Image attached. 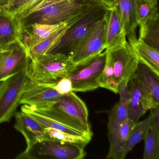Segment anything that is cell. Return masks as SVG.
Segmentation results:
<instances>
[{"instance_id": "cell-1", "label": "cell", "mask_w": 159, "mask_h": 159, "mask_svg": "<svg viewBox=\"0 0 159 159\" xmlns=\"http://www.w3.org/2000/svg\"><path fill=\"white\" fill-rule=\"evenodd\" d=\"M32 109L52 120L69 124L79 125L93 135L87 107L73 91L62 95L57 100L44 107Z\"/></svg>"}, {"instance_id": "cell-2", "label": "cell", "mask_w": 159, "mask_h": 159, "mask_svg": "<svg viewBox=\"0 0 159 159\" xmlns=\"http://www.w3.org/2000/svg\"><path fill=\"white\" fill-rule=\"evenodd\" d=\"M107 9L95 0H89L82 13L70 23L60 42L52 53L65 50L68 55L98 23L104 18Z\"/></svg>"}, {"instance_id": "cell-3", "label": "cell", "mask_w": 159, "mask_h": 159, "mask_svg": "<svg viewBox=\"0 0 159 159\" xmlns=\"http://www.w3.org/2000/svg\"><path fill=\"white\" fill-rule=\"evenodd\" d=\"M68 55L63 53L46 54L35 60H30L28 66L30 79L37 83L54 85L74 67Z\"/></svg>"}, {"instance_id": "cell-4", "label": "cell", "mask_w": 159, "mask_h": 159, "mask_svg": "<svg viewBox=\"0 0 159 159\" xmlns=\"http://www.w3.org/2000/svg\"><path fill=\"white\" fill-rule=\"evenodd\" d=\"M89 1L69 0L53 3L30 14L21 23L23 26L32 24L71 23L82 13Z\"/></svg>"}, {"instance_id": "cell-5", "label": "cell", "mask_w": 159, "mask_h": 159, "mask_svg": "<svg viewBox=\"0 0 159 159\" xmlns=\"http://www.w3.org/2000/svg\"><path fill=\"white\" fill-rule=\"evenodd\" d=\"M30 61L17 74L0 83V124L10 121L16 113L30 80Z\"/></svg>"}, {"instance_id": "cell-6", "label": "cell", "mask_w": 159, "mask_h": 159, "mask_svg": "<svg viewBox=\"0 0 159 159\" xmlns=\"http://www.w3.org/2000/svg\"><path fill=\"white\" fill-rule=\"evenodd\" d=\"M85 146L77 143L43 140L26 152H21L16 159H82L85 157Z\"/></svg>"}, {"instance_id": "cell-7", "label": "cell", "mask_w": 159, "mask_h": 159, "mask_svg": "<svg viewBox=\"0 0 159 159\" xmlns=\"http://www.w3.org/2000/svg\"><path fill=\"white\" fill-rule=\"evenodd\" d=\"M106 57L105 50L91 60L76 65L66 77L71 81L72 91L86 92L98 88V80L104 69Z\"/></svg>"}, {"instance_id": "cell-8", "label": "cell", "mask_w": 159, "mask_h": 159, "mask_svg": "<svg viewBox=\"0 0 159 159\" xmlns=\"http://www.w3.org/2000/svg\"><path fill=\"white\" fill-rule=\"evenodd\" d=\"M105 30L106 19L104 16L69 54L74 65L87 62L106 50Z\"/></svg>"}, {"instance_id": "cell-9", "label": "cell", "mask_w": 159, "mask_h": 159, "mask_svg": "<svg viewBox=\"0 0 159 159\" xmlns=\"http://www.w3.org/2000/svg\"><path fill=\"white\" fill-rule=\"evenodd\" d=\"M127 117L134 123L148 110L159 106V103L154 100L134 74L127 84Z\"/></svg>"}, {"instance_id": "cell-10", "label": "cell", "mask_w": 159, "mask_h": 159, "mask_svg": "<svg viewBox=\"0 0 159 159\" xmlns=\"http://www.w3.org/2000/svg\"><path fill=\"white\" fill-rule=\"evenodd\" d=\"M107 51L112 62L115 81L120 90L127 86L139 62L129 43L124 47Z\"/></svg>"}, {"instance_id": "cell-11", "label": "cell", "mask_w": 159, "mask_h": 159, "mask_svg": "<svg viewBox=\"0 0 159 159\" xmlns=\"http://www.w3.org/2000/svg\"><path fill=\"white\" fill-rule=\"evenodd\" d=\"M30 60L28 51L23 43L2 50L0 64V83L19 72Z\"/></svg>"}, {"instance_id": "cell-12", "label": "cell", "mask_w": 159, "mask_h": 159, "mask_svg": "<svg viewBox=\"0 0 159 159\" xmlns=\"http://www.w3.org/2000/svg\"><path fill=\"white\" fill-rule=\"evenodd\" d=\"M53 86L37 83L30 79L20 104L27 105L35 109L50 105L62 95L54 89Z\"/></svg>"}, {"instance_id": "cell-13", "label": "cell", "mask_w": 159, "mask_h": 159, "mask_svg": "<svg viewBox=\"0 0 159 159\" xmlns=\"http://www.w3.org/2000/svg\"><path fill=\"white\" fill-rule=\"evenodd\" d=\"M22 27L21 21L15 15L1 8L0 10V50H5L14 44L23 43Z\"/></svg>"}, {"instance_id": "cell-14", "label": "cell", "mask_w": 159, "mask_h": 159, "mask_svg": "<svg viewBox=\"0 0 159 159\" xmlns=\"http://www.w3.org/2000/svg\"><path fill=\"white\" fill-rule=\"evenodd\" d=\"M105 17L106 50L111 51L125 46L128 42L118 11L114 5L107 9Z\"/></svg>"}, {"instance_id": "cell-15", "label": "cell", "mask_w": 159, "mask_h": 159, "mask_svg": "<svg viewBox=\"0 0 159 159\" xmlns=\"http://www.w3.org/2000/svg\"><path fill=\"white\" fill-rule=\"evenodd\" d=\"M15 116V128L23 134L26 142V148L23 152H27L36 143L44 140L45 127L23 111L16 112Z\"/></svg>"}, {"instance_id": "cell-16", "label": "cell", "mask_w": 159, "mask_h": 159, "mask_svg": "<svg viewBox=\"0 0 159 159\" xmlns=\"http://www.w3.org/2000/svg\"><path fill=\"white\" fill-rule=\"evenodd\" d=\"M70 23H63L57 25L32 24L23 25L22 43L29 51L57 30L66 26Z\"/></svg>"}, {"instance_id": "cell-17", "label": "cell", "mask_w": 159, "mask_h": 159, "mask_svg": "<svg viewBox=\"0 0 159 159\" xmlns=\"http://www.w3.org/2000/svg\"><path fill=\"white\" fill-rule=\"evenodd\" d=\"M118 11L128 43L133 42L137 38L138 26L136 0H116L113 5Z\"/></svg>"}, {"instance_id": "cell-18", "label": "cell", "mask_w": 159, "mask_h": 159, "mask_svg": "<svg viewBox=\"0 0 159 159\" xmlns=\"http://www.w3.org/2000/svg\"><path fill=\"white\" fill-rule=\"evenodd\" d=\"M127 119L115 131L108 133L109 149L107 159H124L126 156L125 148L130 132L135 125Z\"/></svg>"}, {"instance_id": "cell-19", "label": "cell", "mask_w": 159, "mask_h": 159, "mask_svg": "<svg viewBox=\"0 0 159 159\" xmlns=\"http://www.w3.org/2000/svg\"><path fill=\"white\" fill-rule=\"evenodd\" d=\"M159 106L151 109V124L144 141L143 159H159Z\"/></svg>"}, {"instance_id": "cell-20", "label": "cell", "mask_w": 159, "mask_h": 159, "mask_svg": "<svg viewBox=\"0 0 159 159\" xmlns=\"http://www.w3.org/2000/svg\"><path fill=\"white\" fill-rule=\"evenodd\" d=\"M128 43L139 62L146 65L159 76V50L149 46L138 39Z\"/></svg>"}, {"instance_id": "cell-21", "label": "cell", "mask_w": 159, "mask_h": 159, "mask_svg": "<svg viewBox=\"0 0 159 159\" xmlns=\"http://www.w3.org/2000/svg\"><path fill=\"white\" fill-rule=\"evenodd\" d=\"M21 111L30 115L44 127L53 128L74 135L92 138V136L84 131L46 117L27 105H23L21 107Z\"/></svg>"}, {"instance_id": "cell-22", "label": "cell", "mask_w": 159, "mask_h": 159, "mask_svg": "<svg viewBox=\"0 0 159 159\" xmlns=\"http://www.w3.org/2000/svg\"><path fill=\"white\" fill-rule=\"evenodd\" d=\"M119 102L112 108L109 115L107 125L108 133L117 130L127 119V102L128 93L127 86L120 89Z\"/></svg>"}, {"instance_id": "cell-23", "label": "cell", "mask_w": 159, "mask_h": 159, "mask_svg": "<svg viewBox=\"0 0 159 159\" xmlns=\"http://www.w3.org/2000/svg\"><path fill=\"white\" fill-rule=\"evenodd\" d=\"M136 78L155 101L159 103V76L144 64L139 63L134 73Z\"/></svg>"}, {"instance_id": "cell-24", "label": "cell", "mask_w": 159, "mask_h": 159, "mask_svg": "<svg viewBox=\"0 0 159 159\" xmlns=\"http://www.w3.org/2000/svg\"><path fill=\"white\" fill-rule=\"evenodd\" d=\"M69 24L29 50V56L30 60H35L44 55L52 53L60 42Z\"/></svg>"}, {"instance_id": "cell-25", "label": "cell", "mask_w": 159, "mask_h": 159, "mask_svg": "<svg viewBox=\"0 0 159 159\" xmlns=\"http://www.w3.org/2000/svg\"><path fill=\"white\" fill-rule=\"evenodd\" d=\"M139 31L145 24L159 16V0H136Z\"/></svg>"}, {"instance_id": "cell-26", "label": "cell", "mask_w": 159, "mask_h": 159, "mask_svg": "<svg viewBox=\"0 0 159 159\" xmlns=\"http://www.w3.org/2000/svg\"><path fill=\"white\" fill-rule=\"evenodd\" d=\"M151 124V116L141 121L138 122L130 132L125 148V154L127 155L140 141L145 139Z\"/></svg>"}, {"instance_id": "cell-27", "label": "cell", "mask_w": 159, "mask_h": 159, "mask_svg": "<svg viewBox=\"0 0 159 159\" xmlns=\"http://www.w3.org/2000/svg\"><path fill=\"white\" fill-rule=\"evenodd\" d=\"M138 39L159 50V16L150 20L139 31Z\"/></svg>"}, {"instance_id": "cell-28", "label": "cell", "mask_w": 159, "mask_h": 159, "mask_svg": "<svg viewBox=\"0 0 159 159\" xmlns=\"http://www.w3.org/2000/svg\"><path fill=\"white\" fill-rule=\"evenodd\" d=\"M107 52L106 64L103 71L98 80L99 87L105 88L116 94H119L120 89L115 81L112 62L109 53Z\"/></svg>"}, {"instance_id": "cell-29", "label": "cell", "mask_w": 159, "mask_h": 159, "mask_svg": "<svg viewBox=\"0 0 159 159\" xmlns=\"http://www.w3.org/2000/svg\"><path fill=\"white\" fill-rule=\"evenodd\" d=\"M45 131L44 140L77 143L85 146L92 139L89 137L74 135L50 127H45Z\"/></svg>"}, {"instance_id": "cell-30", "label": "cell", "mask_w": 159, "mask_h": 159, "mask_svg": "<svg viewBox=\"0 0 159 159\" xmlns=\"http://www.w3.org/2000/svg\"><path fill=\"white\" fill-rule=\"evenodd\" d=\"M42 0H25L24 4L13 13L15 15L21 22L29 15L32 10Z\"/></svg>"}, {"instance_id": "cell-31", "label": "cell", "mask_w": 159, "mask_h": 159, "mask_svg": "<svg viewBox=\"0 0 159 159\" xmlns=\"http://www.w3.org/2000/svg\"><path fill=\"white\" fill-rule=\"evenodd\" d=\"M60 94L64 95L72 91L71 81L68 78H63L58 80L53 86Z\"/></svg>"}, {"instance_id": "cell-32", "label": "cell", "mask_w": 159, "mask_h": 159, "mask_svg": "<svg viewBox=\"0 0 159 159\" xmlns=\"http://www.w3.org/2000/svg\"><path fill=\"white\" fill-rule=\"evenodd\" d=\"M25 1V0H7L6 3L1 8L13 13L24 4Z\"/></svg>"}, {"instance_id": "cell-33", "label": "cell", "mask_w": 159, "mask_h": 159, "mask_svg": "<svg viewBox=\"0 0 159 159\" xmlns=\"http://www.w3.org/2000/svg\"><path fill=\"white\" fill-rule=\"evenodd\" d=\"M66 1H69V0H42L41 2L32 10L30 14L36 11L40 10L44 7L49 6L51 4L57 3V2H60Z\"/></svg>"}, {"instance_id": "cell-34", "label": "cell", "mask_w": 159, "mask_h": 159, "mask_svg": "<svg viewBox=\"0 0 159 159\" xmlns=\"http://www.w3.org/2000/svg\"><path fill=\"white\" fill-rule=\"evenodd\" d=\"M105 6L106 8H109L112 7L116 0H95Z\"/></svg>"}, {"instance_id": "cell-35", "label": "cell", "mask_w": 159, "mask_h": 159, "mask_svg": "<svg viewBox=\"0 0 159 159\" xmlns=\"http://www.w3.org/2000/svg\"><path fill=\"white\" fill-rule=\"evenodd\" d=\"M7 0H0V6L1 7L7 2Z\"/></svg>"}, {"instance_id": "cell-36", "label": "cell", "mask_w": 159, "mask_h": 159, "mask_svg": "<svg viewBox=\"0 0 159 159\" xmlns=\"http://www.w3.org/2000/svg\"><path fill=\"white\" fill-rule=\"evenodd\" d=\"M2 50H0V64L1 62L2 57Z\"/></svg>"}, {"instance_id": "cell-37", "label": "cell", "mask_w": 159, "mask_h": 159, "mask_svg": "<svg viewBox=\"0 0 159 159\" xmlns=\"http://www.w3.org/2000/svg\"><path fill=\"white\" fill-rule=\"evenodd\" d=\"M1 6H0V10H1Z\"/></svg>"}]
</instances>
